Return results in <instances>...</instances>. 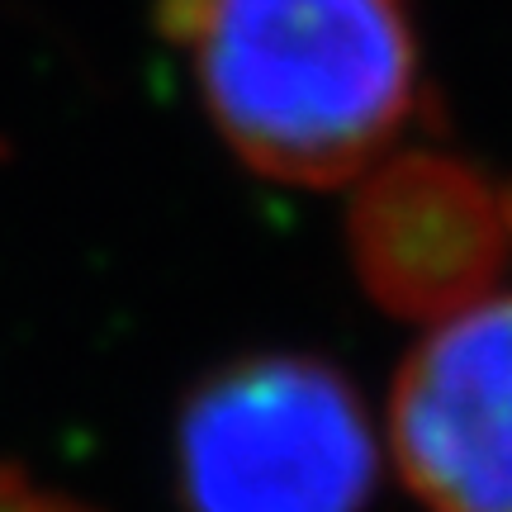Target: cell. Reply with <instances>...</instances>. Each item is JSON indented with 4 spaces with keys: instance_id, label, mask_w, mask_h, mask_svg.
I'll return each mask as SVG.
<instances>
[{
    "instance_id": "7a4b0ae2",
    "label": "cell",
    "mask_w": 512,
    "mask_h": 512,
    "mask_svg": "<svg viewBox=\"0 0 512 512\" xmlns=\"http://www.w3.org/2000/svg\"><path fill=\"white\" fill-rule=\"evenodd\" d=\"M190 512H361L375 437L342 375L309 356L223 366L181 418Z\"/></svg>"
},
{
    "instance_id": "6da1fadb",
    "label": "cell",
    "mask_w": 512,
    "mask_h": 512,
    "mask_svg": "<svg viewBox=\"0 0 512 512\" xmlns=\"http://www.w3.org/2000/svg\"><path fill=\"white\" fill-rule=\"evenodd\" d=\"M214 128L290 185H347L418 114L403 0H162Z\"/></svg>"
},
{
    "instance_id": "8992f818",
    "label": "cell",
    "mask_w": 512,
    "mask_h": 512,
    "mask_svg": "<svg viewBox=\"0 0 512 512\" xmlns=\"http://www.w3.org/2000/svg\"><path fill=\"white\" fill-rule=\"evenodd\" d=\"M498 204H503V223H508V233H512V185H508V195H503Z\"/></svg>"
},
{
    "instance_id": "5b68a950",
    "label": "cell",
    "mask_w": 512,
    "mask_h": 512,
    "mask_svg": "<svg viewBox=\"0 0 512 512\" xmlns=\"http://www.w3.org/2000/svg\"><path fill=\"white\" fill-rule=\"evenodd\" d=\"M0 512H81V508H72L67 498L48 494V489H38L34 479L0 465Z\"/></svg>"
},
{
    "instance_id": "277c9868",
    "label": "cell",
    "mask_w": 512,
    "mask_h": 512,
    "mask_svg": "<svg viewBox=\"0 0 512 512\" xmlns=\"http://www.w3.org/2000/svg\"><path fill=\"white\" fill-rule=\"evenodd\" d=\"M347 242L370 299L418 323L479 304L508 266L494 185L441 152L375 166L351 200Z\"/></svg>"
},
{
    "instance_id": "3957f363",
    "label": "cell",
    "mask_w": 512,
    "mask_h": 512,
    "mask_svg": "<svg viewBox=\"0 0 512 512\" xmlns=\"http://www.w3.org/2000/svg\"><path fill=\"white\" fill-rule=\"evenodd\" d=\"M389 437L432 512H512V294L451 313L413 347Z\"/></svg>"
}]
</instances>
